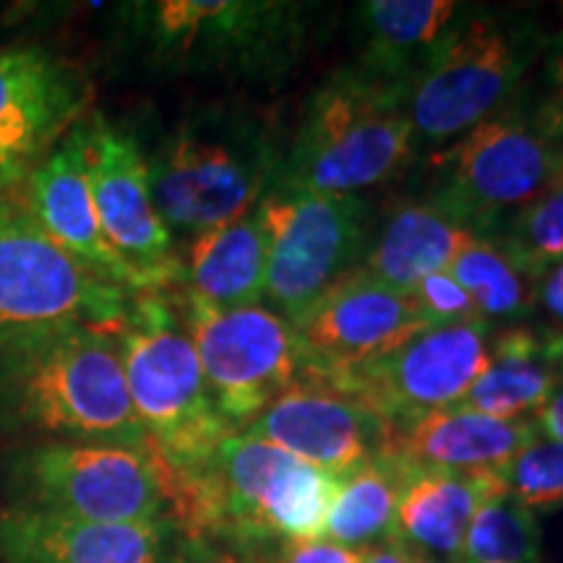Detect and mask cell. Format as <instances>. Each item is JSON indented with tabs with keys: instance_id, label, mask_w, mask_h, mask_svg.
Wrapping results in <instances>:
<instances>
[{
	"instance_id": "obj_1",
	"label": "cell",
	"mask_w": 563,
	"mask_h": 563,
	"mask_svg": "<svg viewBox=\"0 0 563 563\" xmlns=\"http://www.w3.org/2000/svg\"><path fill=\"white\" fill-rule=\"evenodd\" d=\"M0 431L146 446L110 329L74 323L0 347Z\"/></svg>"
},
{
	"instance_id": "obj_2",
	"label": "cell",
	"mask_w": 563,
	"mask_h": 563,
	"mask_svg": "<svg viewBox=\"0 0 563 563\" xmlns=\"http://www.w3.org/2000/svg\"><path fill=\"white\" fill-rule=\"evenodd\" d=\"M285 150L277 118L243 104H209L180 118L144 150L162 222L194 238L251 214L277 183Z\"/></svg>"
},
{
	"instance_id": "obj_3",
	"label": "cell",
	"mask_w": 563,
	"mask_h": 563,
	"mask_svg": "<svg viewBox=\"0 0 563 563\" xmlns=\"http://www.w3.org/2000/svg\"><path fill=\"white\" fill-rule=\"evenodd\" d=\"M146 443L173 470H199L232 428L217 412L178 292H133L110 329Z\"/></svg>"
},
{
	"instance_id": "obj_4",
	"label": "cell",
	"mask_w": 563,
	"mask_h": 563,
	"mask_svg": "<svg viewBox=\"0 0 563 563\" xmlns=\"http://www.w3.org/2000/svg\"><path fill=\"white\" fill-rule=\"evenodd\" d=\"M412 152L407 89L342 68L308 97L277 183L355 196L391 180Z\"/></svg>"
},
{
	"instance_id": "obj_5",
	"label": "cell",
	"mask_w": 563,
	"mask_h": 563,
	"mask_svg": "<svg viewBox=\"0 0 563 563\" xmlns=\"http://www.w3.org/2000/svg\"><path fill=\"white\" fill-rule=\"evenodd\" d=\"M5 506L91 522L167 519L165 464L152 446L24 441L0 462ZM170 522V519H167Z\"/></svg>"
},
{
	"instance_id": "obj_6",
	"label": "cell",
	"mask_w": 563,
	"mask_h": 563,
	"mask_svg": "<svg viewBox=\"0 0 563 563\" xmlns=\"http://www.w3.org/2000/svg\"><path fill=\"white\" fill-rule=\"evenodd\" d=\"M538 53L530 26L490 11L460 13L407 87L415 144H452L509 108Z\"/></svg>"
},
{
	"instance_id": "obj_7",
	"label": "cell",
	"mask_w": 563,
	"mask_h": 563,
	"mask_svg": "<svg viewBox=\"0 0 563 563\" xmlns=\"http://www.w3.org/2000/svg\"><path fill=\"white\" fill-rule=\"evenodd\" d=\"M131 298L60 249L16 194L0 196V347L74 323L112 329Z\"/></svg>"
},
{
	"instance_id": "obj_8",
	"label": "cell",
	"mask_w": 563,
	"mask_h": 563,
	"mask_svg": "<svg viewBox=\"0 0 563 563\" xmlns=\"http://www.w3.org/2000/svg\"><path fill=\"white\" fill-rule=\"evenodd\" d=\"M431 165V199L490 235L506 211H519L561 178L563 141L538 112L509 104L435 152Z\"/></svg>"
},
{
	"instance_id": "obj_9",
	"label": "cell",
	"mask_w": 563,
	"mask_h": 563,
	"mask_svg": "<svg viewBox=\"0 0 563 563\" xmlns=\"http://www.w3.org/2000/svg\"><path fill=\"white\" fill-rule=\"evenodd\" d=\"M269 241L266 298L295 323L334 282L355 269L368 207L361 196L316 194L274 183L256 207Z\"/></svg>"
},
{
	"instance_id": "obj_10",
	"label": "cell",
	"mask_w": 563,
	"mask_h": 563,
	"mask_svg": "<svg viewBox=\"0 0 563 563\" xmlns=\"http://www.w3.org/2000/svg\"><path fill=\"white\" fill-rule=\"evenodd\" d=\"M159 60L180 68L277 74L298 53L300 5L249 0H162L133 5Z\"/></svg>"
},
{
	"instance_id": "obj_11",
	"label": "cell",
	"mask_w": 563,
	"mask_h": 563,
	"mask_svg": "<svg viewBox=\"0 0 563 563\" xmlns=\"http://www.w3.org/2000/svg\"><path fill=\"white\" fill-rule=\"evenodd\" d=\"M178 302L217 412L232 431H243L300 378L292 323L272 308H217L183 290Z\"/></svg>"
},
{
	"instance_id": "obj_12",
	"label": "cell",
	"mask_w": 563,
	"mask_h": 563,
	"mask_svg": "<svg viewBox=\"0 0 563 563\" xmlns=\"http://www.w3.org/2000/svg\"><path fill=\"white\" fill-rule=\"evenodd\" d=\"M488 321L439 323L376 361L300 378L347 394L384 420L399 422L460 405L488 365Z\"/></svg>"
},
{
	"instance_id": "obj_13",
	"label": "cell",
	"mask_w": 563,
	"mask_h": 563,
	"mask_svg": "<svg viewBox=\"0 0 563 563\" xmlns=\"http://www.w3.org/2000/svg\"><path fill=\"white\" fill-rule=\"evenodd\" d=\"M81 129L91 199L110 245L144 290L180 287V253L154 207L141 141L102 112H89Z\"/></svg>"
},
{
	"instance_id": "obj_14",
	"label": "cell",
	"mask_w": 563,
	"mask_h": 563,
	"mask_svg": "<svg viewBox=\"0 0 563 563\" xmlns=\"http://www.w3.org/2000/svg\"><path fill=\"white\" fill-rule=\"evenodd\" d=\"M91 81L42 45L0 51V196L16 194L89 115Z\"/></svg>"
},
{
	"instance_id": "obj_15",
	"label": "cell",
	"mask_w": 563,
	"mask_h": 563,
	"mask_svg": "<svg viewBox=\"0 0 563 563\" xmlns=\"http://www.w3.org/2000/svg\"><path fill=\"white\" fill-rule=\"evenodd\" d=\"M431 327L412 292L376 279L363 266L344 274L292 323L300 376L347 371L402 347Z\"/></svg>"
},
{
	"instance_id": "obj_16",
	"label": "cell",
	"mask_w": 563,
	"mask_h": 563,
	"mask_svg": "<svg viewBox=\"0 0 563 563\" xmlns=\"http://www.w3.org/2000/svg\"><path fill=\"white\" fill-rule=\"evenodd\" d=\"M386 431L382 415L311 378H298L243 428L340 481L382 454Z\"/></svg>"
},
{
	"instance_id": "obj_17",
	"label": "cell",
	"mask_w": 563,
	"mask_h": 563,
	"mask_svg": "<svg viewBox=\"0 0 563 563\" xmlns=\"http://www.w3.org/2000/svg\"><path fill=\"white\" fill-rule=\"evenodd\" d=\"M175 527L91 522L32 509H0V563H170Z\"/></svg>"
},
{
	"instance_id": "obj_18",
	"label": "cell",
	"mask_w": 563,
	"mask_h": 563,
	"mask_svg": "<svg viewBox=\"0 0 563 563\" xmlns=\"http://www.w3.org/2000/svg\"><path fill=\"white\" fill-rule=\"evenodd\" d=\"M16 196L32 220L70 256L125 290H144L131 266L110 245L97 217L87 178L81 123L47 154V159L30 175Z\"/></svg>"
},
{
	"instance_id": "obj_19",
	"label": "cell",
	"mask_w": 563,
	"mask_h": 563,
	"mask_svg": "<svg viewBox=\"0 0 563 563\" xmlns=\"http://www.w3.org/2000/svg\"><path fill=\"white\" fill-rule=\"evenodd\" d=\"M534 439L540 433L532 418L496 420L464 407H446L389 422L382 454L415 473L483 475L501 473Z\"/></svg>"
},
{
	"instance_id": "obj_20",
	"label": "cell",
	"mask_w": 563,
	"mask_h": 563,
	"mask_svg": "<svg viewBox=\"0 0 563 563\" xmlns=\"http://www.w3.org/2000/svg\"><path fill=\"white\" fill-rule=\"evenodd\" d=\"M496 496H509L501 473H415L405 483L386 540L412 555L460 563L477 509Z\"/></svg>"
},
{
	"instance_id": "obj_21",
	"label": "cell",
	"mask_w": 563,
	"mask_h": 563,
	"mask_svg": "<svg viewBox=\"0 0 563 563\" xmlns=\"http://www.w3.org/2000/svg\"><path fill=\"white\" fill-rule=\"evenodd\" d=\"M269 241L253 209L241 220L188 238L180 253V290L217 308L258 306L266 295Z\"/></svg>"
},
{
	"instance_id": "obj_22",
	"label": "cell",
	"mask_w": 563,
	"mask_h": 563,
	"mask_svg": "<svg viewBox=\"0 0 563 563\" xmlns=\"http://www.w3.org/2000/svg\"><path fill=\"white\" fill-rule=\"evenodd\" d=\"M473 224L435 199L405 201L384 222L363 269L410 292L435 272H446L475 238Z\"/></svg>"
},
{
	"instance_id": "obj_23",
	"label": "cell",
	"mask_w": 563,
	"mask_h": 563,
	"mask_svg": "<svg viewBox=\"0 0 563 563\" xmlns=\"http://www.w3.org/2000/svg\"><path fill=\"white\" fill-rule=\"evenodd\" d=\"M563 384V357L530 323H511L490 336L488 365L456 407L496 420H525Z\"/></svg>"
},
{
	"instance_id": "obj_24",
	"label": "cell",
	"mask_w": 563,
	"mask_h": 563,
	"mask_svg": "<svg viewBox=\"0 0 563 563\" xmlns=\"http://www.w3.org/2000/svg\"><path fill=\"white\" fill-rule=\"evenodd\" d=\"M361 16V60L355 68L373 79L410 87L460 5L452 0H371Z\"/></svg>"
},
{
	"instance_id": "obj_25",
	"label": "cell",
	"mask_w": 563,
	"mask_h": 563,
	"mask_svg": "<svg viewBox=\"0 0 563 563\" xmlns=\"http://www.w3.org/2000/svg\"><path fill=\"white\" fill-rule=\"evenodd\" d=\"M412 475L415 470L378 454L357 473L344 477L329 511L323 540L344 548H371L376 540L384 543L389 538L405 483Z\"/></svg>"
},
{
	"instance_id": "obj_26",
	"label": "cell",
	"mask_w": 563,
	"mask_h": 563,
	"mask_svg": "<svg viewBox=\"0 0 563 563\" xmlns=\"http://www.w3.org/2000/svg\"><path fill=\"white\" fill-rule=\"evenodd\" d=\"M467 290L488 323H527L538 306L540 277L493 235H481L446 269Z\"/></svg>"
},
{
	"instance_id": "obj_27",
	"label": "cell",
	"mask_w": 563,
	"mask_h": 563,
	"mask_svg": "<svg viewBox=\"0 0 563 563\" xmlns=\"http://www.w3.org/2000/svg\"><path fill=\"white\" fill-rule=\"evenodd\" d=\"M460 563H540V525L511 496L488 498L477 509Z\"/></svg>"
},
{
	"instance_id": "obj_28",
	"label": "cell",
	"mask_w": 563,
	"mask_h": 563,
	"mask_svg": "<svg viewBox=\"0 0 563 563\" xmlns=\"http://www.w3.org/2000/svg\"><path fill=\"white\" fill-rule=\"evenodd\" d=\"M534 277L563 262V175L530 203L514 211L498 238Z\"/></svg>"
},
{
	"instance_id": "obj_29",
	"label": "cell",
	"mask_w": 563,
	"mask_h": 563,
	"mask_svg": "<svg viewBox=\"0 0 563 563\" xmlns=\"http://www.w3.org/2000/svg\"><path fill=\"white\" fill-rule=\"evenodd\" d=\"M506 493L525 509L551 511L563 506V443L534 439L501 470Z\"/></svg>"
},
{
	"instance_id": "obj_30",
	"label": "cell",
	"mask_w": 563,
	"mask_h": 563,
	"mask_svg": "<svg viewBox=\"0 0 563 563\" xmlns=\"http://www.w3.org/2000/svg\"><path fill=\"white\" fill-rule=\"evenodd\" d=\"M410 292L420 306L422 316L431 321V327H439V323L485 321L467 290L449 272L431 274Z\"/></svg>"
},
{
	"instance_id": "obj_31",
	"label": "cell",
	"mask_w": 563,
	"mask_h": 563,
	"mask_svg": "<svg viewBox=\"0 0 563 563\" xmlns=\"http://www.w3.org/2000/svg\"><path fill=\"white\" fill-rule=\"evenodd\" d=\"M534 313H540V319H543V323L534 329L563 357V262L553 264L540 277Z\"/></svg>"
},
{
	"instance_id": "obj_32",
	"label": "cell",
	"mask_w": 563,
	"mask_h": 563,
	"mask_svg": "<svg viewBox=\"0 0 563 563\" xmlns=\"http://www.w3.org/2000/svg\"><path fill=\"white\" fill-rule=\"evenodd\" d=\"M545 79L548 95L534 112L545 129L563 141V32L545 42Z\"/></svg>"
},
{
	"instance_id": "obj_33",
	"label": "cell",
	"mask_w": 563,
	"mask_h": 563,
	"mask_svg": "<svg viewBox=\"0 0 563 563\" xmlns=\"http://www.w3.org/2000/svg\"><path fill=\"white\" fill-rule=\"evenodd\" d=\"M365 548H344L332 540H306V543H285L279 563H363Z\"/></svg>"
},
{
	"instance_id": "obj_34",
	"label": "cell",
	"mask_w": 563,
	"mask_h": 563,
	"mask_svg": "<svg viewBox=\"0 0 563 563\" xmlns=\"http://www.w3.org/2000/svg\"><path fill=\"white\" fill-rule=\"evenodd\" d=\"M173 563H279V561L272 559V555L232 551V548L203 543V540H183L178 551H175Z\"/></svg>"
},
{
	"instance_id": "obj_35",
	"label": "cell",
	"mask_w": 563,
	"mask_h": 563,
	"mask_svg": "<svg viewBox=\"0 0 563 563\" xmlns=\"http://www.w3.org/2000/svg\"><path fill=\"white\" fill-rule=\"evenodd\" d=\"M534 428H538L540 439L563 443V384L548 402L532 415Z\"/></svg>"
},
{
	"instance_id": "obj_36",
	"label": "cell",
	"mask_w": 563,
	"mask_h": 563,
	"mask_svg": "<svg viewBox=\"0 0 563 563\" xmlns=\"http://www.w3.org/2000/svg\"><path fill=\"white\" fill-rule=\"evenodd\" d=\"M363 563H412V553L394 540H384V543L365 548Z\"/></svg>"
},
{
	"instance_id": "obj_37",
	"label": "cell",
	"mask_w": 563,
	"mask_h": 563,
	"mask_svg": "<svg viewBox=\"0 0 563 563\" xmlns=\"http://www.w3.org/2000/svg\"><path fill=\"white\" fill-rule=\"evenodd\" d=\"M412 563H439V561L426 559V555H412Z\"/></svg>"
},
{
	"instance_id": "obj_38",
	"label": "cell",
	"mask_w": 563,
	"mask_h": 563,
	"mask_svg": "<svg viewBox=\"0 0 563 563\" xmlns=\"http://www.w3.org/2000/svg\"><path fill=\"white\" fill-rule=\"evenodd\" d=\"M561 9H563V5H561Z\"/></svg>"
}]
</instances>
